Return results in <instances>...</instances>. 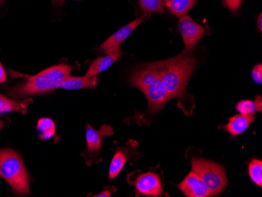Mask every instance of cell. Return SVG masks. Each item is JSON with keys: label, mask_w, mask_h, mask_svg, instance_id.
Returning <instances> with one entry per match:
<instances>
[{"label": "cell", "mask_w": 262, "mask_h": 197, "mask_svg": "<svg viewBox=\"0 0 262 197\" xmlns=\"http://www.w3.org/2000/svg\"><path fill=\"white\" fill-rule=\"evenodd\" d=\"M120 56H121V51L120 50H118L113 52L108 53L105 56L98 57V59L95 60L90 66L85 76H96L99 73L106 71L120 58Z\"/></svg>", "instance_id": "7c38bea8"}, {"label": "cell", "mask_w": 262, "mask_h": 197, "mask_svg": "<svg viewBox=\"0 0 262 197\" xmlns=\"http://www.w3.org/2000/svg\"><path fill=\"white\" fill-rule=\"evenodd\" d=\"M126 162V156L122 150H119L112 160L110 167V179H114L123 170Z\"/></svg>", "instance_id": "d6986e66"}, {"label": "cell", "mask_w": 262, "mask_h": 197, "mask_svg": "<svg viewBox=\"0 0 262 197\" xmlns=\"http://www.w3.org/2000/svg\"><path fill=\"white\" fill-rule=\"evenodd\" d=\"M56 4H62L64 0H53Z\"/></svg>", "instance_id": "4316f807"}, {"label": "cell", "mask_w": 262, "mask_h": 197, "mask_svg": "<svg viewBox=\"0 0 262 197\" xmlns=\"http://www.w3.org/2000/svg\"><path fill=\"white\" fill-rule=\"evenodd\" d=\"M98 78L97 77V76H84L83 77H76V76H72L69 75L62 81V83L60 85V88L70 90V91L94 88L96 87L98 85Z\"/></svg>", "instance_id": "5bb4252c"}, {"label": "cell", "mask_w": 262, "mask_h": 197, "mask_svg": "<svg viewBox=\"0 0 262 197\" xmlns=\"http://www.w3.org/2000/svg\"><path fill=\"white\" fill-rule=\"evenodd\" d=\"M252 77L254 82L257 84H261L262 83V65L260 64H257L252 70Z\"/></svg>", "instance_id": "603a6c76"}, {"label": "cell", "mask_w": 262, "mask_h": 197, "mask_svg": "<svg viewBox=\"0 0 262 197\" xmlns=\"http://www.w3.org/2000/svg\"><path fill=\"white\" fill-rule=\"evenodd\" d=\"M192 170L204 182L210 195H217L227 187L225 168L220 164L204 159L192 160Z\"/></svg>", "instance_id": "277c9868"}, {"label": "cell", "mask_w": 262, "mask_h": 197, "mask_svg": "<svg viewBox=\"0 0 262 197\" xmlns=\"http://www.w3.org/2000/svg\"><path fill=\"white\" fill-rule=\"evenodd\" d=\"M244 0H223L225 7L232 11V13H237L239 10L241 4Z\"/></svg>", "instance_id": "7402d4cb"}, {"label": "cell", "mask_w": 262, "mask_h": 197, "mask_svg": "<svg viewBox=\"0 0 262 197\" xmlns=\"http://www.w3.org/2000/svg\"><path fill=\"white\" fill-rule=\"evenodd\" d=\"M37 130L39 138L42 140H47L55 134V124L51 119L42 118L38 121Z\"/></svg>", "instance_id": "ac0fdd59"}, {"label": "cell", "mask_w": 262, "mask_h": 197, "mask_svg": "<svg viewBox=\"0 0 262 197\" xmlns=\"http://www.w3.org/2000/svg\"><path fill=\"white\" fill-rule=\"evenodd\" d=\"M195 68V57L187 51L172 59L163 61L160 77L170 99L182 97Z\"/></svg>", "instance_id": "7a4b0ae2"}, {"label": "cell", "mask_w": 262, "mask_h": 197, "mask_svg": "<svg viewBox=\"0 0 262 197\" xmlns=\"http://www.w3.org/2000/svg\"><path fill=\"white\" fill-rule=\"evenodd\" d=\"M73 68L66 64H57L45 69L35 76L28 77L24 83L9 89L8 94L14 98L40 95L60 88L64 78L70 75Z\"/></svg>", "instance_id": "6da1fadb"}, {"label": "cell", "mask_w": 262, "mask_h": 197, "mask_svg": "<svg viewBox=\"0 0 262 197\" xmlns=\"http://www.w3.org/2000/svg\"><path fill=\"white\" fill-rule=\"evenodd\" d=\"M179 31L187 51H192L197 42L204 37L205 34V29L186 14L181 17L179 20Z\"/></svg>", "instance_id": "5b68a950"}, {"label": "cell", "mask_w": 262, "mask_h": 197, "mask_svg": "<svg viewBox=\"0 0 262 197\" xmlns=\"http://www.w3.org/2000/svg\"><path fill=\"white\" fill-rule=\"evenodd\" d=\"M178 189L188 197L210 196V192L204 182L195 172L191 171L178 185Z\"/></svg>", "instance_id": "30bf717a"}, {"label": "cell", "mask_w": 262, "mask_h": 197, "mask_svg": "<svg viewBox=\"0 0 262 197\" xmlns=\"http://www.w3.org/2000/svg\"><path fill=\"white\" fill-rule=\"evenodd\" d=\"M97 197H110L111 196V192L108 190L104 191V192H101V193L95 195Z\"/></svg>", "instance_id": "d4e9b609"}, {"label": "cell", "mask_w": 262, "mask_h": 197, "mask_svg": "<svg viewBox=\"0 0 262 197\" xmlns=\"http://www.w3.org/2000/svg\"><path fill=\"white\" fill-rule=\"evenodd\" d=\"M0 176L17 193H29V173L23 160L14 150H0Z\"/></svg>", "instance_id": "3957f363"}, {"label": "cell", "mask_w": 262, "mask_h": 197, "mask_svg": "<svg viewBox=\"0 0 262 197\" xmlns=\"http://www.w3.org/2000/svg\"><path fill=\"white\" fill-rule=\"evenodd\" d=\"M142 92L148 99V108L151 113L158 111L164 106L167 101L171 100L160 76Z\"/></svg>", "instance_id": "8992f818"}, {"label": "cell", "mask_w": 262, "mask_h": 197, "mask_svg": "<svg viewBox=\"0 0 262 197\" xmlns=\"http://www.w3.org/2000/svg\"><path fill=\"white\" fill-rule=\"evenodd\" d=\"M261 14H260V15H259L258 17V20H257V21H258V25H257V26H258L259 30H260V32H261L262 29V19H261Z\"/></svg>", "instance_id": "484cf974"}, {"label": "cell", "mask_w": 262, "mask_h": 197, "mask_svg": "<svg viewBox=\"0 0 262 197\" xmlns=\"http://www.w3.org/2000/svg\"><path fill=\"white\" fill-rule=\"evenodd\" d=\"M254 120V113L251 115H236L229 119V123L225 126V130L230 134L231 136H238L246 132Z\"/></svg>", "instance_id": "4fadbf2b"}, {"label": "cell", "mask_w": 262, "mask_h": 197, "mask_svg": "<svg viewBox=\"0 0 262 197\" xmlns=\"http://www.w3.org/2000/svg\"><path fill=\"white\" fill-rule=\"evenodd\" d=\"M6 80H7V74H6L5 69L0 62V84L5 83Z\"/></svg>", "instance_id": "cb8c5ba5"}, {"label": "cell", "mask_w": 262, "mask_h": 197, "mask_svg": "<svg viewBox=\"0 0 262 197\" xmlns=\"http://www.w3.org/2000/svg\"><path fill=\"white\" fill-rule=\"evenodd\" d=\"M138 4L144 12L162 14L165 11L163 0H139Z\"/></svg>", "instance_id": "44dd1931"}, {"label": "cell", "mask_w": 262, "mask_h": 197, "mask_svg": "<svg viewBox=\"0 0 262 197\" xmlns=\"http://www.w3.org/2000/svg\"><path fill=\"white\" fill-rule=\"evenodd\" d=\"M145 18H146V14H144L134 21L130 22L129 24L126 25L120 30H118L101 46L100 50L104 51L106 54L120 50V44L130 36L132 32L142 23L143 20Z\"/></svg>", "instance_id": "52a82bcc"}, {"label": "cell", "mask_w": 262, "mask_h": 197, "mask_svg": "<svg viewBox=\"0 0 262 197\" xmlns=\"http://www.w3.org/2000/svg\"><path fill=\"white\" fill-rule=\"evenodd\" d=\"M235 108L241 114L244 115L254 114L256 111L261 112V97L257 96L255 101L243 100L237 104Z\"/></svg>", "instance_id": "e0dca14e"}, {"label": "cell", "mask_w": 262, "mask_h": 197, "mask_svg": "<svg viewBox=\"0 0 262 197\" xmlns=\"http://www.w3.org/2000/svg\"><path fill=\"white\" fill-rule=\"evenodd\" d=\"M4 123L3 121H1L0 120V130H2L3 128H4Z\"/></svg>", "instance_id": "83f0119b"}, {"label": "cell", "mask_w": 262, "mask_h": 197, "mask_svg": "<svg viewBox=\"0 0 262 197\" xmlns=\"http://www.w3.org/2000/svg\"><path fill=\"white\" fill-rule=\"evenodd\" d=\"M30 101L29 99L24 101H14L0 94V113L18 112L22 114H26Z\"/></svg>", "instance_id": "2e32d148"}, {"label": "cell", "mask_w": 262, "mask_h": 197, "mask_svg": "<svg viewBox=\"0 0 262 197\" xmlns=\"http://www.w3.org/2000/svg\"><path fill=\"white\" fill-rule=\"evenodd\" d=\"M163 61L147 64L131 76L130 83L141 91L160 77Z\"/></svg>", "instance_id": "ba28073f"}, {"label": "cell", "mask_w": 262, "mask_h": 197, "mask_svg": "<svg viewBox=\"0 0 262 197\" xmlns=\"http://www.w3.org/2000/svg\"><path fill=\"white\" fill-rule=\"evenodd\" d=\"M3 4H4V0H0V7H2Z\"/></svg>", "instance_id": "f1b7e54d"}, {"label": "cell", "mask_w": 262, "mask_h": 197, "mask_svg": "<svg viewBox=\"0 0 262 197\" xmlns=\"http://www.w3.org/2000/svg\"><path fill=\"white\" fill-rule=\"evenodd\" d=\"M114 134L113 129L108 125L104 126L99 130H95L92 126H86V144L90 152H98L101 148L104 137L111 136Z\"/></svg>", "instance_id": "8fae6325"}, {"label": "cell", "mask_w": 262, "mask_h": 197, "mask_svg": "<svg viewBox=\"0 0 262 197\" xmlns=\"http://www.w3.org/2000/svg\"><path fill=\"white\" fill-rule=\"evenodd\" d=\"M163 2L173 16L181 17L197 4V0H163Z\"/></svg>", "instance_id": "9a60e30c"}, {"label": "cell", "mask_w": 262, "mask_h": 197, "mask_svg": "<svg viewBox=\"0 0 262 197\" xmlns=\"http://www.w3.org/2000/svg\"><path fill=\"white\" fill-rule=\"evenodd\" d=\"M135 187L141 195L147 196H160L163 194L161 180L157 173L153 172L143 173L135 181Z\"/></svg>", "instance_id": "9c48e42d"}, {"label": "cell", "mask_w": 262, "mask_h": 197, "mask_svg": "<svg viewBox=\"0 0 262 197\" xmlns=\"http://www.w3.org/2000/svg\"><path fill=\"white\" fill-rule=\"evenodd\" d=\"M249 176L251 180L258 185L262 186V162L257 159H253L249 164Z\"/></svg>", "instance_id": "ffe728a7"}]
</instances>
